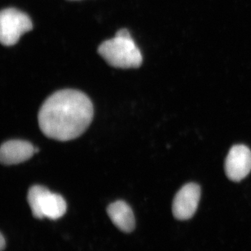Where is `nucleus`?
<instances>
[{"mask_svg": "<svg viewBox=\"0 0 251 251\" xmlns=\"http://www.w3.org/2000/svg\"><path fill=\"white\" fill-rule=\"evenodd\" d=\"M94 107L90 98L80 91L54 92L43 103L38 120L48 138L69 141L80 136L93 120Z\"/></svg>", "mask_w": 251, "mask_h": 251, "instance_id": "obj_1", "label": "nucleus"}, {"mask_svg": "<svg viewBox=\"0 0 251 251\" xmlns=\"http://www.w3.org/2000/svg\"><path fill=\"white\" fill-rule=\"evenodd\" d=\"M98 52L110 66L115 68L135 69L143 63L141 52L126 29H120L115 37L102 43Z\"/></svg>", "mask_w": 251, "mask_h": 251, "instance_id": "obj_2", "label": "nucleus"}, {"mask_svg": "<svg viewBox=\"0 0 251 251\" xmlns=\"http://www.w3.org/2000/svg\"><path fill=\"white\" fill-rule=\"evenodd\" d=\"M27 201L33 216L36 219L57 220L67 211V203L62 196L39 185L29 188Z\"/></svg>", "mask_w": 251, "mask_h": 251, "instance_id": "obj_3", "label": "nucleus"}, {"mask_svg": "<svg viewBox=\"0 0 251 251\" xmlns=\"http://www.w3.org/2000/svg\"><path fill=\"white\" fill-rule=\"evenodd\" d=\"M32 22L28 15L15 8L3 9L0 14V41L5 46L17 44L24 33L31 30Z\"/></svg>", "mask_w": 251, "mask_h": 251, "instance_id": "obj_4", "label": "nucleus"}, {"mask_svg": "<svg viewBox=\"0 0 251 251\" xmlns=\"http://www.w3.org/2000/svg\"><path fill=\"white\" fill-rule=\"evenodd\" d=\"M200 199L201 188L198 184L189 183L185 185L173 200V215L179 221L191 219L197 210Z\"/></svg>", "mask_w": 251, "mask_h": 251, "instance_id": "obj_5", "label": "nucleus"}, {"mask_svg": "<svg viewBox=\"0 0 251 251\" xmlns=\"http://www.w3.org/2000/svg\"><path fill=\"white\" fill-rule=\"evenodd\" d=\"M225 171L229 179L239 181L251 171V151L245 145H234L229 150L225 163Z\"/></svg>", "mask_w": 251, "mask_h": 251, "instance_id": "obj_6", "label": "nucleus"}, {"mask_svg": "<svg viewBox=\"0 0 251 251\" xmlns=\"http://www.w3.org/2000/svg\"><path fill=\"white\" fill-rule=\"evenodd\" d=\"M39 150L25 140H11L5 142L0 149V161L6 166L19 164L27 161Z\"/></svg>", "mask_w": 251, "mask_h": 251, "instance_id": "obj_7", "label": "nucleus"}, {"mask_svg": "<svg viewBox=\"0 0 251 251\" xmlns=\"http://www.w3.org/2000/svg\"><path fill=\"white\" fill-rule=\"evenodd\" d=\"M107 212L112 222L122 232L128 233L134 229V214L130 206L125 201L112 203L108 206Z\"/></svg>", "mask_w": 251, "mask_h": 251, "instance_id": "obj_8", "label": "nucleus"}, {"mask_svg": "<svg viewBox=\"0 0 251 251\" xmlns=\"http://www.w3.org/2000/svg\"><path fill=\"white\" fill-rule=\"evenodd\" d=\"M6 242L4 236L2 234H0V251H3L4 250L5 248H6Z\"/></svg>", "mask_w": 251, "mask_h": 251, "instance_id": "obj_9", "label": "nucleus"}, {"mask_svg": "<svg viewBox=\"0 0 251 251\" xmlns=\"http://www.w3.org/2000/svg\"><path fill=\"white\" fill-rule=\"evenodd\" d=\"M70 1H78V0H70Z\"/></svg>", "mask_w": 251, "mask_h": 251, "instance_id": "obj_10", "label": "nucleus"}]
</instances>
